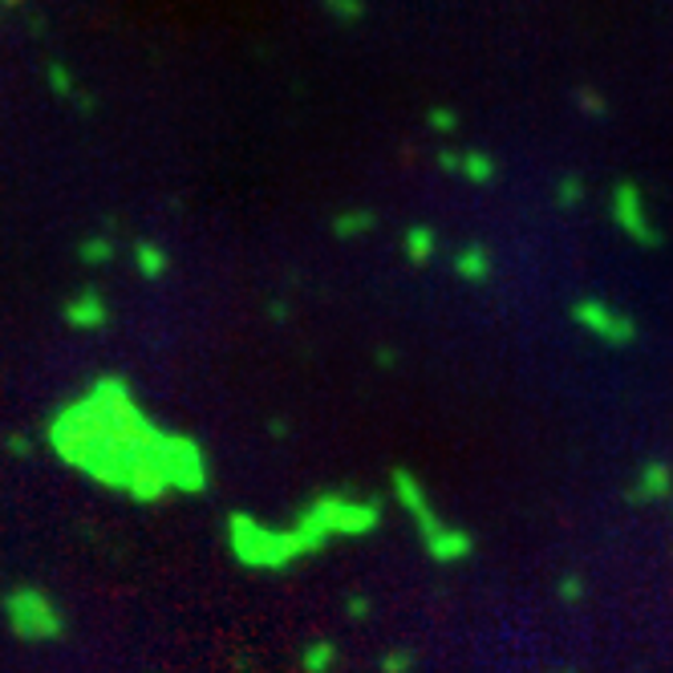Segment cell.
Instances as JSON below:
<instances>
[{
    "mask_svg": "<svg viewBox=\"0 0 673 673\" xmlns=\"http://www.w3.org/2000/svg\"><path fill=\"white\" fill-rule=\"evenodd\" d=\"M548 673H576L573 665H560V670H548Z\"/></svg>",
    "mask_w": 673,
    "mask_h": 673,
    "instance_id": "cell-33",
    "label": "cell"
},
{
    "mask_svg": "<svg viewBox=\"0 0 673 673\" xmlns=\"http://www.w3.org/2000/svg\"><path fill=\"white\" fill-rule=\"evenodd\" d=\"M435 167L442 170V175H455V179H459V150H455V146H438Z\"/></svg>",
    "mask_w": 673,
    "mask_h": 673,
    "instance_id": "cell-24",
    "label": "cell"
},
{
    "mask_svg": "<svg viewBox=\"0 0 673 673\" xmlns=\"http://www.w3.org/2000/svg\"><path fill=\"white\" fill-rule=\"evenodd\" d=\"M573 101L581 106L584 118H605L608 114V98L601 90H593V86H581V90L573 94Z\"/></svg>",
    "mask_w": 673,
    "mask_h": 673,
    "instance_id": "cell-20",
    "label": "cell"
},
{
    "mask_svg": "<svg viewBox=\"0 0 673 673\" xmlns=\"http://www.w3.org/2000/svg\"><path fill=\"white\" fill-rule=\"evenodd\" d=\"M390 495L393 504L402 507L406 519L414 524L418 544L427 552V560L442 564V568H455V564H467L475 556V536L462 524L447 519L438 511L435 495L427 491V482L418 479L410 467H393L390 471Z\"/></svg>",
    "mask_w": 673,
    "mask_h": 673,
    "instance_id": "cell-3",
    "label": "cell"
},
{
    "mask_svg": "<svg viewBox=\"0 0 673 673\" xmlns=\"http://www.w3.org/2000/svg\"><path fill=\"white\" fill-rule=\"evenodd\" d=\"M584 199H588V187H584L581 175H560V179H556V207L576 212Z\"/></svg>",
    "mask_w": 673,
    "mask_h": 673,
    "instance_id": "cell-18",
    "label": "cell"
},
{
    "mask_svg": "<svg viewBox=\"0 0 673 673\" xmlns=\"http://www.w3.org/2000/svg\"><path fill=\"white\" fill-rule=\"evenodd\" d=\"M459 179H467L471 187H487L499 179V163L479 146H467V150H459Z\"/></svg>",
    "mask_w": 673,
    "mask_h": 673,
    "instance_id": "cell-12",
    "label": "cell"
},
{
    "mask_svg": "<svg viewBox=\"0 0 673 673\" xmlns=\"http://www.w3.org/2000/svg\"><path fill=\"white\" fill-rule=\"evenodd\" d=\"M46 447L66 471L143 507L212 487L207 447L187 430L163 427L123 373H98L57 406L46 418Z\"/></svg>",
    "mask_w": 673,
    "mask_h": 673,
    "instance_id": "cell-1",
    "label": "cell"
},
{
    "mask_svg": "<svg viewBox=\"0 0 673 673\" xmlns=\"http://www.w3.org/2000/svg\"><path fill=\"white\" fill-rule=\"evenodd\" d=\"M378 361H382V370H390L393 361H398V353H393V349H382V353H378Z\"/></svg>",
    "mask_w": 673,
    "mask_h": 673,
    "instance_id": "cell-30",
    "label": "cell"
},
{
    "mask_svg": "<svg viewBox=\"0 0 673 673\" xmlns=\"http://www.w3.org/2000/svg\"><path fill=\"white\" fill-rule=\"evenodd\" d=\"M118 247H114L110 232H90V236L78 240V264L81 269H110Z\"/></svg>",
    "mask_w": 673,
    "mask_h": 673,
    "instance_id": "cell-14",
    "label": "cell"
},
{
    "mask_svg": "<svg viewBox=\"0 0 673 673\" xmlns=\"http://www.w3.org/2000/svg\"><path fill=\"white\" fill-rule=\"evenodd\" d=\"M378 670L382 673H410L414 670V653L410 650H386L382 662H378Z\"/></svg>",
    "mask_w": 673,
    "mask_h": 673,
    "instance_id": "cell-23",
    "label": "cell"
},
{
    "mask_svg": "<svg viewBox=\"0 0 673 673\" xmlns=\"http://www.w3.org/2000/svg\"><path fill=\"white\" fill-rule=\"evenodd\" d=\"M46 29H49V21H41V17H29V33L41 37V33H46Z\"/></svg>",
    "mask_w": 673,
    "mask_h": 673,
    "instance_id": "cell-29",
    "label": "cell"
},
{
    "mask_svg": "<svg viewBox=\"0 0 673 673\" xmlns=\"http://www.w3.org/2000/svg\"><path fill=\"white\" fill-rule=\"evenodd\" d=\"M224 544L227 556L244 568V573H289L296 564H304V552L292 536L289 524H272V519H260L252 511H232L224 519Z\"/></svg>",
    "mask_w": 673,
    "mask_h": 673,
    "instance_id": "cell-4",
    "label": "cell"
},
{
    "mask_svg": "<svg viewBox=\"0 0 673 673\" xmlns=\"http://www.w3.org/2000/svg\"><path fill=\"white\" fill-rule=\"evenodd\" d=\"M450 272L459 276V281L467 284H487L491 281V272H495V256H491V247L479 244V240H467V244L450 256Z\"/></svg>",
    "mask_w": 673,
    "mask_h": 673,
    "instance_id": "cell-10",
    "label": "cell"
},
{
    "mask_svg": "<svg viewBox=\"0 0 673 673\" xmlns=\"http://www.w3.org/2000/svg\"><path fill=\"white\" fill-rule=\"evenodd\" d=\"M269 316H276V321H284V316H289V304H284V301H272V304H269Z\"/></svg>",
    "mask_w": 673,
    "mask_h": 673,
    "instance_id": "cell-27",
    "label": "cell"
},
{
    "mask_svg": "<svg viewBox=\"0 0 673 673\" xmlns=\"http://www.w3.org/2000/svg\"><path fill=\"white\" fill-rule=\"evenodd\" d=\"M130 264H135V272L143 276V281H163L170 272V252L158 240H135V247H130Z\"/></svg>",
    "mask_w": 673,
    "mask_h": 673,
    "instance_id": "cell-11",
    "label": "cell"
},
{
    "mask_svg": "<svg viewBox=\"0 0 673 673\" xmlns=\"http://www.w3.org/2000/svg\"><path fill=\"white\" fill-rule=\"evenodd\" d=\"M4 450H9V455H17V459H29V455H33V442H29L25 435H9V438H4Z\"/></svg>",
    "mask_w": 673,
    "mask_h": 673,
    "instance_id": "cell-26",
    "label": "cell"
},
{
    "mask_svg": "<svg viewBox=\"0 0 673 673\" xmlns=\"http://www.w3.org/2000/svg\"><path fill=\"white\" fill-rule=\"evenodd\" d=\"M74 101H78V110H81V114H94V98H90V94H78Z\"/></svg>",
    "mask_w": 673,
    "mask_h": 673,
    "instance_id": "cell-28",
    "label": "cell"
},
{
    "mask_svg": "<svg viewBox=\"0 0 673 673\" xmlns=\"http://www.w3.org/2000/svg\"><path fill=\"white\" fill-rule=\"evenodd\" d=\"M329 227H333L336 240H361L378 227V215H373L370 207H345V212L333 215V224Z\"/></svg>",
    "mask_w": 673,
    "mask_h": 673,
    "instance_id": "cell-15",
    "label": "cell"
},
{
    "mask_svg": "<svg viewBox=\"0 0 673 673\" xmlns=\"http://www.w3.org/2000/svg\"><path fill=\"white\" fill-rule=\"evenodd\" d=\"M402 256L414 264V269H427L430 260L438 256V232L427 224H414L402 232Z\"/></svg>",
    "mask_w": 673,
    "mask_h": 673,
    "instance_id": "cell-13",
    "label": "cell"
},
{
    "mask_svg": "<svg viewBox=\"0 0 673 673\" xmlns=\"http://www.w3.org/2000/svg\"><path fill=\"white\" fill-rule=\"evenodd\" d=\"M345 613L353 621H365L373 613V601H370V593H349V601H345Z\"/></svg>",
    "mask_w": 673,
    "mask_h": 673,
    "instance_id": "cell-25",
    "label": "cell"
},
{
    "mask_svg": "<svg viewBox=\"0 0 673 673\" xmlns=\"http://www.w3.org/2000/svg\"><path fill=\"white\" fill-rule=\"evenodd\" d=\"M427 126L435 130L438 138H450L455 130H459V110H450V106H430Z\"/></svg>",
    "mask_w": 673,
    "mask_h": 673,
    "instance_id": "cell-21",
    "label": "cell"
},
{
    "mask_svg": "<svg viewBox=\"0 0 673 673\" xmlns=\"http://www.w3.org/2000/svg\"><path fill=\"white\" fill-rule=\"evenodd\" d=\"M0 617L12 637L25 645H53L66 637L69 617L61 601L41 584H12L0 593Z\"/></svg>",
    "mask_w": 673,
    "mask_h": 673,
    "instance_id": "cell-5",
    "label": "cell"
},
{
    "mask_svg": "<svg viewBox=\"0 0 673 673\" xmlns=\"http://www.w3.org/2000/svg\"><path fill=\"white\" fill-rule=\"evenodd\" d=\"M608 215H613L621 236H628L637 247H657L665 240L662 232H657V224L650 220L645 195H641V187L633 179L613 183V192H608Z\"/></svg>",
    "mask_w": 673,
    "mask_h": 673,
    "instance_id": "cell-7",
    "label": "cell"
},
{
    "mask_svg": "<svg viewBox=\"0 0 673 673\" xmlns=\"http://www.w3.org/2000/svg\"><path fill=\"white\" fill-rule=\"evenodd\" d=\"M584 593H588V581H584L581 573H564L560 581H556V596H560L564 605H581Z\"/></svg>",
    "mask_w": 673,
    "mask_h": 673,
    "instance_id": "cell-22",
    "label": "cell"
},
{
    "mask_svg": "<svg viewBox=\"0 0 673 673\" xmlns=\"http://www.w3.org/2000/svg\"><path fill=\"white\" fill-rule=\"evenodd\" d=\"M61 321H66L74 333H101V329L114 321V309L110 301H106V292L78 289V292H69L66 304H61Z\"/></svg>",
    "mask_w": 673,
    "mask_h": 673,
    "instance_id": "cell-8",
    "label": "cell"
},
{
    "mask_svg": "<svg viewBox=\"0 0 673 673\" xmlns=\"http://www.w3.org/2000/svg\"><path fill=\"white\" fill-rule=\"evenodd\" d=\"M25 0H0V12H21Z\"/></svg>",
    "mask_w": 673,
    "mask_h": 673,
    "instance_id": "cell-31",
    "label": "cell"
},
{
    "mask_svg": "<svg viewBox=\"0 0 673 673\" xmlns=\"http://www.w3.org/2000/svg\"><path fill=\"white\" fill-rule=\"evenodd\" d=\"M336 662H341V650H336V641H309L301 650V657H296V665H301V673H333Z\"/></svg>",
    "mask_w": 673,
    "mask_h": 673,
    "instance_id": "cell-16",
    "label": "cell"
},
{
    "mask_svg": "<svg viewBox=\"0 0 673 673\" xmlns=\"http://www.w3.org/2000/svg\"><path fill=\"white\" fill-rule=\"evenodd\" d=\"M568 316H573V325L581 329L584 336H593V341H601V345L608 349H625L637 341V321L628 313H621L617 304L601 301V296H581V301H573Z\"/></svg>",
    "mask_w": 673,
    "mask_h": 673,
    "instance_id": "cell-6",
    "label": "cell"
},
{
    "mask_svg": "<svg viewBox=\"0 0 673 673\" xmlns=\"http://www.w3.org/2000/svg\"><path fill=\"white\" fill-rule=\"evenodd\" d=\"M46 86H49V94L53 98H61V101H74L78 98V74L66 66V61H46Z\"/></svg>",
    "mask_w": 673,
    "mask_h": 673,
    "instance_id": "cell-17",
    "label": "cell"
},
{
    "mask_svg": "<svg viewBox=\"0 0 673 673\" xmlns=\"http://www.w3.org/2000/svg\"><path fill=\"white\" fill-rule=\"evenodd\" d=\"M386 524V499L365 491H345V487H329L316 491L304 507H296V516L289 519L292 536L301 544L304 560H313L329 544L341 539H365Z\"/></svg>",
    "mask_w": 673,
    "mask_h": 673,
    "instance_id": "cell-2",
    "label": "cell"
},
{
    "mask_svg": "<svg viewBox=\"0 0 673 673\" xmlns=\"http://www.w3.org/2000/svg\"><path fill=\"white\" fill-rule=\"evenodd\" d=\"M625 499L633 507H653V504H673V467L662 459L641 462V471L625 487Z\"/></svg>",
    "mask_w": 673,
    "mask_h": 673,
    "instance_id": "cell-9",
    "label": "cell"
},
{
    "mask_svg": "<svg viewBox=\"0 0 673 673\" xmlns=\"http://www.w3.org/2000/svg\"><path fill=\"white\" fill-rule=\"evenodd\" d=\"M321 9H325L336 25H358L361 17L370 12V4H365V0H321Z\"/></svg>",
    "mask_w": 673,
    "mask_h": 673,
    "instance_id": "cell-19",
    "label": "cell"
},
{
    "mask_svg": "<svg viewBox=\"0 0 673 673\" xmlns=\"http://www.w3.org/2000/svg\"><path fill=\"white\" fill-rule=\"evenodd\" d=\"M269 430H272V435H276V438L289 435V427H284V422H269Z\"/></svg>",
    "mask_w": 673,
    "mask_h": 673,
    "instance_id": "cell-32",
    "label": "cell"
}]
</instances>
